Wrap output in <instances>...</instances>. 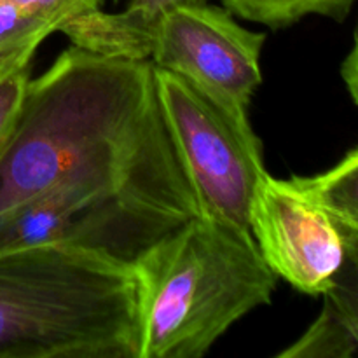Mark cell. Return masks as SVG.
<instances>
[{
	"label": "cell",
	"mask_w": 358,
	"mask_h": 358,
	"mask_svg": "<svg viewBox=\"0 0 358 358\" xmlns=\"http://www.w3.org/2000/svg\"><path fill=\"white\" fill-rule=\"evenodd\" d=\"M187 220L168 206L100 178L55 185L0 217V254L76 248L131 266Z\"/></svg>",
	"instance_id": "obj_4"
},
{
	"label": "cell",
	"mask_w": 358,
	"mask_h": 358,
	"mask_svg": "<svg viewBox=\"0 0 358 358\" xmlns=\"http://www.w3.org/2000/svg\"><path fill=\"white\" fill-rule=\"evenodd\" d=\"M83 178L131 189L185 219L201 215L168 133L149 59L72 44L28 80L0 154V217Z\"/></svg>",
	"instance_id": "obj_1"
},
{
	"label": "cell",
	"mask_w": 358,
	"mask_h": 358,
	"mask_svg": "<svg viewBox=\"0 0 358 358\" xmlns=\"http://www.w3.org/2000/svg\"><path fill=\"white\" fill-rule=\"evenodd\" d=\"M210 0H128L117 13L91 10L62 27V34L77 48L126 59H147V44L157 17L178 6Z\"/></svg>",
	"instance_id": "obj_9"
},
{
	"label": "cell",
	"mask_w": 358,
	"mask_h": 358,
	"mask_svg": "<svg viewBox=\"0 0 358 358\" xmlns=\"http://www.w3.org/2000/svg\"><path fill=\"white\" fill-rule=\"evenodd\" d=\"M341 226V224H339ZM345 257L317 320L280 358H350L358 353V231L341 226Z\"/></svg>",
	"instance_id": "obj_8"
},
{
	"label": "cell",
	"mask_w": 358,
	"mask_h": 358,
	"mask_svg": "<svg viewBox=\"0 0 358 358\" xmlns=\"http://www.w3.org/2000/svg\"><path fill=\"white\" fill-rule=\"evenodd\" d=\"M264 41V34L236 23L226 7L208 2L178 6L157 17L147 59L248 107L262 83Z\"/></svg>",
	"instance_id": "obj_5"
},
{
	"label": "cell",
	"mask_w": 358,
	"mask_h": 358,
	"mask_svg": "<svg viewBox=\"0 0 358 358\" xmlns=\"http://www.w3.org/2000/svg\"><path fill=\"white\" fill-rule=\"evenodd\" d=\"M79 296L48 248L0 254V358H56L72 339Z\"/></svg>",
	"instance_id": "obj_7"
},
{
	"label": "cell",
	"mask_w": 358,
	"mask_h": 358,
	"mask_svg": "<svg viewBox=\"0 0 358 358\" xmlns=\"http://www.w3.org/2000/svg\"><path fill=\"white\" fill-rule=\"evenodd\" d=\"M248 229L266 264L299 292L324 296L345 257L343 229L290 180L266 175L252 199Z\"/></svg>",
	"instance_id": "obj_6"
},
{
	"label": "cell",
	"mask_w": 358,
	"mask_h": 358,
	"mask_svg": "<svg viewBox=\"0 0 358 358\" xmlns=\"http://www.w3.org/2000/svg\"><path fill=\"white\" fill-rule=\"evenodd\" d=\"M357 0H222L229 13L269 28H283L306 16L343 21Z\"/></svg>",
	"instance_id": "obj_11"
},
{
	"label": "cell",
	"mask_w": 358,
	"mask_h": 358,
	"mask_svg": "<svg viewBox=\"0 0 358 358\" xmlns=\"http://www.w3.org/2000/svg\"><path fill=\"white\" fill-rule=\"evenodd\" d=\"M14 6L21 7L30 13L41 14L48 20L58 24V31L69 21L91 13V10L101 9L103 0H3Z\"/></svg>",
	"instance_id": "obj_14"
},
{
	"label": "cell",
	"mask_w": 358,
	"mask_h": 358,
	"mask_svg": "<svg viewBox=\"0 0 358 358\" xmlns=\"http://www.w3.org/2000/svg\"><path fill=\"white\" fill-rule=\"evenodd\" d=\"M44 38H34L0 55V154L9 142L31 77V59Z\"/></svg>",
	"instance_id": "obj_12"
},
{
	"label": "cell",
	"mask_w": 358,
	"mask_h": 358,
	"mask_svg": "<svg viewBox=\"0 0 358 358\" xmlns=\"http://www.w3.org/2000/svg\"><path fill=\"white\" fill-rule=\"evenodd\" d=\"M138 289V358H201L257 308L278 276L250 229L199 215L133 264Z\"/></svg>",
	"instance_id": "obj_2"
},
{
	"label": "cell",
	"mask_w": 358,
	"mask_h": 358,
	"mask_svg": "<svg viewBox=\"0 0 358 358\" xmlns=\"http://www.w3.org/2000/svg\"><path fill=\"white\" fill-rule=\"evenodd\" d=\"M168 133L201 215L248 229L252 199L268 175L247 105L154 66Z\"/></svg>",
	"instance_id": "obj_3"
},
{
	"label": "cell",
	"mask_w": 358,
	"mask_h": 358,
	"mask_svg": "<svg viewBox=\"0 0 358 358\" xmlns=\"http://www.w3.org/2000/svg\"><path fill=\"white\" fill-rule=\"evenodd\" d=\"M292 182L336 222L358 231V147L331 170Z\"/></svg>",
	"instance_id": "obj_10"
},
{
	"label": "cell",
	"mask_w": 358,
	"mask_h": 358,
	"mask_svg": "<svg viewBox=\"0 0 358 358\" xmlns=\"http://www.w3.org/2000/svg\"><path fill=\"white\" fill-rule=\"evenodd\" d=\"M55 31H58L55 21L0 0V55L34 38L45 41Z\"/></svg>",
	"instance_id": "obj_13"
},
{
	"label": "cell",
	"mask_w": 358,
	"mask_h": 358,
	"mask_svg": "<svg viewBox=\"0 0 358 358\" xmlns=\"http://www.w3.org/2000/svg\"><path fill=\"white\" fill-rule=\"evenodd\" d=\"M341 77L345 80L350 96H352V100L355 101V105L358 107V27L355 31V42H353L352 51H350V55L343 62Z\"/></svg>",
	"instance_id": "obj_15"
}]
</instances>
